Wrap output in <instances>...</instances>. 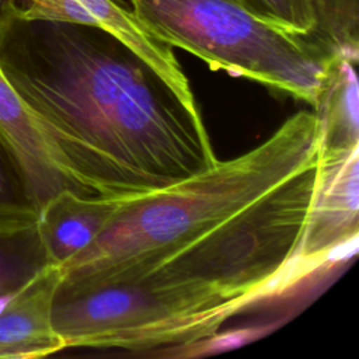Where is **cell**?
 Returning a JSON list of instances; mask_svg holds the SVG:
<instances>
[{"label":"cell","mask_w":359,"mask_h":359,"mask_svg":"<svg viewBox=\"0 0 359 359\" xmlns=\"http://www.w3.org/2000/svg\"><path fill=\"white\" fill-rule=\"evenodd\" d=\"M320 133V157L348 154L359 147L356 62L334 56L313 105Z\"/></svg>","instance_id":"obj_9"},{"label":"cell","mask_w":359,"mask_h":359,"mask_svg":"<svg viewBox=\"0 0 359 359\" xmlns=\"http://www.w3.org/2000/svg\"><path fill=\"white\" fill-rule=\"evenodd\" d=\"M36 219L38 206L22 163L0 130V233L35 226Z\"/></svg>","instance_id":"obj_11"},{"label":"cell","mask_w":359,"mask_h":359,"mask_svg":"<svg viewBox=\"0 0 359 359\" xmlns=\"http://www.w3.org/2000/svg\"><path fill=\"white\" fill-rule=\"evenodd\" d=\"M0 130L18 154L39 208L55 194L72 189L56 154L29 109L0 69Z\"/></svg>","instance_id":"obj_8"},{"label":"cell","mask_w":359,"mask_h":359,"mask_svg":"<svg viewBox=\"0 0 359 359\" xmlns=\"http://www.w3.org/2000/svg\"><path fill=\"white\" fill-rule=\"evenodd\" d=\"M25 18L69 21L101 28L136 52L177 93L182 102L198 109L191 84L172 48L154 38L136 18L132 8L119 0H27L18 6Z\"/></svg>","instance_id":"obj_5"},{"label":"cell","mask_w":359,"mask_h":359,"mask_svg":"<svg viewBox=\"0 0 359 359\" xmlns=\"http://www.w3.org/2000/svg\"><path fill=\"white\" fill-rule=\"evenodd\" d=\"M359 147L331 158L320 157V168L303 236L294 257L299 285L358 244Z\"/></svg>","instance_id":"obj_4"},{"label":"cell","mask_w":359,"mask_h":359,"mask_svg":"<svg viewBox=\"0 0 359 359\" xmlns=\"http://www.w3.org/2000/svg\"><path fill=\"white\" fill-rule=\"evenodd\" d=\"M158 41L224 70L314 105L334 56L268 22L238 0H129Z\"/></svg>","instance_id":"obj_3"},{"label":"cell","mask_w":359,"mask_h":359,"mask_svg":"<svg viewBox=\"0 0 359 359\" xmlns=\"http://www.w3.org/2000/svg\"><path fill=\"white\" fill-rule=\"evenodd\" d=\"M257 17L285 28L310 42L314 15L309 0H238ZM314 45V43H313Z\"/></svg>","instance_id":"obj_13"},{"label":"cell","mask_w":359,"mask_h":359,"mask_svg":"<svg viewBox=\"0 0 359 359\" xmlns=\"http://www.w3.org/2000/svg\"><path fill=\"white\" fill-rule=\"evenodd\" d=\"M48 265L36 226L0 233V297L22 289Z\"/></svg>","instance_id":"obj_12"},{"label":"cell","mask_w":359,"mask_h":359,"mask_svg":"<svg viewBox=\"0 0 359 359\" xmlns=\"http://www.w3.org/2000/svg\"><path fill=\"white\" fill-rule=\"evenodd\" d=\"M316 114L161 189L122 198L105 230L60 266L56 294L116 283L172 293L231 318L290 289L318 175Z\"/></svg>","instance_id":"obj_1"},{"label":"cell","mask_w":359,"mask_h":359,"mask_svg":"<svg viewBox=\"0 0 359 359\" xmlns=\"http://www.w3.org/2000/svg\"><path fill=\"white\" fill-rule=\"evenodd\" d=\"M0 69L74 192L149 194L217 161L199 109L112 34L0 0Z\"/></svg>","instance_id":"obj_2"},{"label":"cell","mask_w":359,"mask_h":359,"mask_svg":"<svg viewBox=\"0 0 359 359\" xmlns=\"http://www.w3.org/2000/svg\"><path fill=\"white\" fill-rule=\"evenodd\" d=\"M314 28L310 42L330 56L358 63L359 0H309Z\"/></svg>","instance_id":"obj_10"},{"label":"cell","mask_w":359,"mask_h":359,"mask_svg":"<svg viewBox=\"0 0 359 359\" xmlns=\"http://www.w3.org/2000/svg\"><path fill=\"white\" fill-rule=\"evenodd\" d=\"M122 198L86 196L63 189L38 210L36 231L48 261L63 266L105 230Z\"/></svg>","instance_id":"obj_7"},{"label":"cell","mask_w":359,"mask_h":359,"mask_svg":"<svg viewBox=\"0 0 359 359\" xmlns=\"http://www.w3.org/2000/svg\"><path fill=\"white\" fill-rule=\"evenodd\" d=\"M13 1H15L18 6H22V4L27 3V0H13Z\"/></svg>","instance_id":"obj_14"},{"label":"cell","mask_w":359,"mask_h":359,"mask_svg":"<svg viewBox=\"0 0 359 359\" xmlns=\"http://www.w3.org/2000/svg\"><path fill=\"white\" fill-rule=\"evenodd\" d=\"M60 266H45L22 289L0 297V359L42 358L66 349L52 325Z\"/></svg>","instance_id":"obj_6"}]
</instances>
